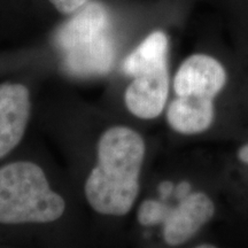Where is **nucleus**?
<instances>
[{"instance_id": "f257e3e1", "label": "nucleus", "mask_w": 248, "mask_h": 248, "mask_svg": "<svg viewBox=\"0 0 248 248\" xmlns=\"http://www.w3.org/2000/svg\"><path fill=\"white\" fill-rule=\"evenodd\" d=\"M145 140L129 126L114 125L105 130L97 144V163L84 184L90 207L106 216H125L140 191Z\"/></svg>"}, {"instance_id": "f03ea898", "label": "nucleus", "mask_w": 248, "mask_h": 248, "mask_svg": "<svg viewBox=\"0 0 248 248\" xmlns=\"http://www.w3.org/2000/svg\"><path fill=\"white\" fill-rule=\"evenodd\" d=\"M64 212L66 201L38 164L15 161L0 167V224H45Z\"/></svg>"}, {"instance_id": "7ed1b4c3", "label": "nucleus", "mask_w": 248, "mask_h": 248, "mask_svg": "<svg viewBox=\"0 0 248 248\" xmlns=\"http://www.w3.org/2000/svg\"><path fill=\"white\" fill-rule=\"evenodd\" d=\"M57 44L66 54V64L77 74H102L110 69L114 43L109 17L99 2L84 5L57 35Z\"/></svg>"}, {"instance_id": "20e7f679", "label": "nucleus", "mask_w": 248, "mask_h": 248, "mask_svg": "<svg viewBox=\"0 0 248 248\" xmlns=\"http://www.w3.org/2000/svg\"><path fill=\"white\" fill-rule=\"evenodd\" d=\"M168 94L169 71L162 62L133 76L124 92V104L133 116L153 120L163 111Z\"/></svg>"}, {"instance_id": "39448f33", "label": "nucleus", "mask_w": 248, "mask_h": 248, "mask_svg": "<svg viewBox=\"0 0 248 248\" xmlns=\"http://www.w3.org/2000/svg\"><path fill=\"white\" fill-rule=\"evenodd\" d=\"M31 114L30 91L21 83L0 84V160L20 144Z\"/></svg>"}, {"instance_id": "423d86ee", "label": "nucleus", "mask_w": 248, "mask_h": 248, "mask_svg": "<svg viewBox=\"0 0 248 248\" xmlns=\"http://www.w3.org/2000/svg\"><path fill=\"white\" fill-rule=\"evenodd\" d=\"M226 83L224 67L206 54H193L181 64L173 78V91L178 97L214 99Z\"/></svg>"}, {"instance_id": "0eeeda50", "label": "nucleus", "mask_w": 248, "mask_h": 248, "mask_svg": "<svg viewBox=\"0 0 248 248\" xmlns=\"http://www.w3.org/2000/svg\"><path fill=\"white\" fill-rule=\"evenodd\" d=\"M214 214L215 204L206 193L195 192L186 195L163 223L164 240L169 246L186 243L213 218Z\"/></svg>"}, {"instance_id": "6e6552de", "label": "nucleus", "mask_w": 248, "mask_h": 248, "mask_svg": "<svg viewBox=\"0 0 248 248\" xmlns=\"http://www.w3.org/2000/svg\"><path fill=\"white\" fill-rule=\"evenodd\" d=\"M214 99L176 97L167 110V121L173 131L197 135L208 130L214 121Z\"/></svg>"}, {"instance_id": "1a4fd4ad", "label": "nucleus", "mask_w": 248, "mask_h": 248, "mask_svg": "<svg viewBox=\"0 0 248 248\" xmlns=\"http://www.w3.org/2000/svg\"><path fill=\"white\" fill-rule=\"evenodd\" d=\"M168 46V37L163 31L150 33L138 47L125 58L122 66L123 71L133 77L148 68L167 62Z\"/></svg>"}, {"instance_id": "9d476101", "label": "nucleus", "mask_w": 248, "mask_h": 248, "mask_svg": "<svg viewBox=\"0 0 248 248\" xmlns=\"http://www.w3.org/2000/svg\"><path fill=\"white\" fill-rule=\"evenodd\" d=\"M172 208L160 201L147 199L142 201L137 212V219L139 224L144 226H152L163 224L168 218Z\"/></svg>"}, {"instance_id": "9b49d317", "label": "nucleus", "mask_w": 248, "mask_h": 248, "mask_svg": "<svg viewBox=\"0 0 248 248\" xmlns=\"http://www.w3.org/2000/svg\"><path fill=\"white\" fill-rule=\"evenodd\" d=\"M52 5L61 14H74L84 6L88 0H49Z\"/></svg>"}, {"instance_id": "f8f14e48", "label": "nucleus", "mask_w": 248, "mask_h": 248, "mask_svg": "<svg viewBox=\"0 0 248 248\" xmlns=\"http://www.w3.org/2000/svg\"><path fill=\"white\" fill-rule=\"evenodd\" d=\"M238 157H239L241 162L248 164V144L244 145L243 147L239 148V151H238Z\"/></svg>"}, {"instance_id": "ddd939ff", "label": "nucleus", "mask_w": 248, "mask_h": 248, "mask_svg": "<svg viewBox=\"0 0 248 248\" xmlns=\"http://www.w3.org/2000/svg\"><path fill=\"white\" fill-rule=\"evenodd\" d=\"M188 191H190V185L187 183H182L178 186V195L181 198H185L186 195H188Z\"/></svg>"}, {"instance_id": "4468645a", "label": "nucleus", "mask_w": 248, "mask_h": 248, "mask_svg": "<svg viewBox=\"0 0 248 248\" xmlns=\"http://www.w3.org/2000/svg\"><path fill=\"white\" fill-rule=\"evenodd\" d=\"M199 248H204V247H208V248H213V247H215L214 246V245H199V246H198Z\"/></svg>"}]
</instances>
